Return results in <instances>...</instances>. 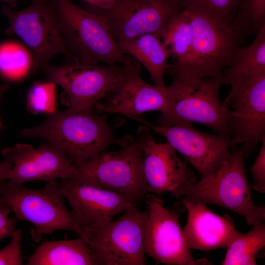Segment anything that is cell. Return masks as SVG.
Masks as SVG:
<instances>
[{
	"label": "cell",
	"instance_id": "1",
	"mask_svg": "<svg viewBox=\"0 0 265 265\" xmlns=\"http://www.w3.org/2000/svg\"><path fill=\"white\" fill-rule=\"evenodd\" d=\"M107 115L92 110H66L49 115L40 125L23 129L20 136L40 138L66 155L78 168L112 145L122 147L133 139L118 138L109 126Z\"/></svg>",
	"mask_w": 265,
	"mask_h": 265
},
{
	"label": "cell",
	"instance_id": "2",
	"mask_svg": "<svg viewBox=\"0 0 265 265\" xmlns=\"http://www.w3.org/2000/svg\"><path fill=\"white\" fill-rule=\"evenodd\" d=\"M70 56L68 62L129 65L136 60L119 49L106 20L72 0H50Z\"/></svg>",
	"mask_w": 265,
	"mask_h": 265
},
{
	"label": "cell",
	"instance_id": "3",
	"mask_svg": "<svg viewBox=\"0 0 265 265\" xmlns=\"http://www.w3.org/2000/svg\"><path fill=\"white\" fill-rule=\"evenodd\" d=\"M186 10L192 28L190 50L183 60L169 64L166 74L189 83L221 75L238 48L239 39L229 25L210 15Z\"/></svg>",
	"mask_w": 265,
	"mask_h": 265
},
{
	"label": "cell",
	"instance_id": "4",
	"mask_svg": "<svg viewBox=\"0 0 265 265\" xmlns=\"http://www.w3.org/2000/svg\"><path fill=\"white\" fill-rule=\"evenodd\" d=\"M244 159L241 148H237L214 172L183 187L179 198L229 209L244 217L248 225L264 222L265 207L253 201Z\"/></svg>",
	"mask_w": 265,
	"mask_h": 265
},
{
	"label": "cell",
	"instance_id": "5",
	"mask_svg": "<svg viewBox=\"0 0 265 265\" xmlns=\"http://www.w3.org/2000/svg\"><path fill=\"white\" fill-rule=\"evenodd\" d=\"M60 181L47 182L42 188L31 189L4 180L0 183V201L8 205L20 220L30 222V235L39 242L44 235L57 230L72 232L84 238L86 233L66 206Z\"/></svg>",
	"mask_w": 265,
	"mask_h": 265
},
{
	"label": "cell",
	"instance_id": "6",
	"mask_svg": "<svg viewBox=\"0 0 265 265\" xmlns=\"http://www.w3.org/2000/svg\"><path fill=\"white\" fill-rule=\"evenodd\" d=\"M222 84L221 75L204 78L195 83L172 79L167 86L168 104L157 125L197 123L230 138L232 112L221 101L219 89Z\"/></svg>",
	"mask_w": 265,
	"mask_h": 265
},
{
	"label": "cell",
	"instance_id": "7",
	"mask_svg": "<svg viewBox=\"0 0 265 265\" xmlns=\"http://www.w3.org/2000/svg\"><path fill=\"white\" fill-rule=\"evenodd\" d=\"M118 219L87 230L94 265H145V229L149 210L127 207Z\"/></svg>",
	"mask_w": 265,
	"mask_h": 265
},
{
	"label": "cell",
	"instance_id": "8",
	"mask_svg": "<svg viewBox=\"0 0 265 265\" xmlns=\"http://www.w3.org/2000/svg\"><path fill=\"white\" fill-rule=\"evenodd\" d=\"M125 65H100L68 62L48 64L41 71L63 89L61 100L68 108L92 110L112 92L124 75Z\"/></svg>",
	"mask_w": 265,
	"mask_h": 265
},
{
	"label": "cell",
	"instance_id": "9",
	"mask_svg": "<svg viewBox=\"0 0 265 265\" xmlns=\"http://www.w3.org/2000/svg\"><path fill=\"white\" fill-rule=\"evenodd\" d=\"M31 1L23 9L13 11L4 5L0 11L8 21L5 34L18 36L32 52L34 66L31 74H34L41 71L56 55H65L69 61L70 56L50 0Z\"/></svg>",
	"mask_w": 265,
	"mask_h": 265
},
{
	"label": "cell",
	"instance_id": "10",
	"mask_svg": "<svg viewBox=\"0 0 265 265\" xmlns=\"http://www.w3.org/2000/svg\"><path fill=\"white\" fill-rule=\"evenodd\" d=\"M116 151L105 150L78 167L72 179L132 197L139 202L146 194L141 157L134 138Z\"/></svg>",
	"mask_w": 265,
	"mask_h": 265
},
{
	"label": "cell",
	"instance_id": "11",
	"mask_svg": "<svg viewBox=\"0 0 265 265\" xmlns=\"http://www.w3.org/2000/svg\"><path fill=\"white\" fill-rule=\"evenodd\" d=\"M149 210L145 229V253L157 262L168 265H211L206 258L195 259L186 243L180 223L186 209L182 203L173 208L164 207L159 196L146 194Z\"/></svg>",
	"mask_w": 265,
	"mask_h": 265
},
{
	"label": "cell",
	"instance_id": "12",
	"mask_svg": "<svg viewBox=\"0 0 265 265\" xmlns=\"http://www.w3.org/2000/svg\"><path fill=\"white\" fill-rule=\"evenodd\" d=\"M232 109L229 121L231 147L239 143L245 159L265 138V73L243 80L223 103Z\"/></svg>",
	"mask_w": 265,
	"mask_h": 265
},
{
	"label": "cell",
	"instance_id": "13",
	"mask_svg": "<svg viewBox=\"0 0 265 265\" xmlns=\"http://www.w3.org/2000/svg\"><path fill=\"white\" fill-rule=\"evenodd\" d=\"M134 140L141 155L146 194L170 193L178 198L183 187L196 181L193 171L172 147L157 142L147 127H139Z\"/></svg>",
	"mask_w": 265,
	"mask_h": 265
},
{
	"label": "cell",
	"instance_id": "14",
	"mask_svg": "<svg viewBox=\"0 0 265 265\" xmlns=\"http://www.w3.org/2000/svg\"><path fill=\"white\" fill-rule=\"evenodd\" d=\"M129 118L162 136L195 168L201 178L216 170L232 153L229 137L201 132L192 124L159 126L140 116Z\"/></svg>",
	"mask_w": 265,
	"mask_h": 265
},
{
	"label": "cell",
	"instance_id": "15",
	"mask_svg": "<svg viewBox=\"0 0 265 265\" xmlns=\"http://www.w3.org/2000/svg\"><path fill=\"white\" fill-rule=\"evenodd\" d=\"M83 8L106 20L116 42L147 33L160 36L168 21L183 9L180 0H116L106 10Z\"/></svg>",
	"mask_w": 265,
	"mask_h": 265
},
{
	"label": "cell",
	"instance_id": "16",
	"mask_svg": "<svg viewBox=\"0 0 265 265\" xmlns=\"http://www.w3.org/2000/svg\"><path fill=\"white\" fill-rule=\"evenodd\" d=\"M39 147L17 143L4 149L1 155L10 160L12 168L4 180L17 186L31 181L50 182L58 179H74L78 169L66 155L42 140Z\"/></svg>",
	"mask_w": 265,
	"mask_h": 265
},
{
	"label": "cell",
	"instance_id": "17",
	"mask_svg": "<svg viewBox=\"0 0 265 265\" xmlns=\"http://www.w3.org/2000/svg\"><path fill=\"white\" fill-rule=\"evenodd\" d=\"M60 182L73 216L85 232L106 224L127 207L139 202L130 196L72 179H61Z\"/></svg>",
	"mask_w": 265,
	"mask_h": 265
},
{
	"label": "cell",
	"instance_id": "18",
	"mask_svg": "<svg viewBox=\"0 0 265 265\" xmlns=\"http://www.w3.org/2000/svg\"><path fill=\"white\" fill-rule=\"evenodd\" d=\"M168 100L167 86L152 85L143 80L140 65L135 61L125 65L124 75L117 87L95 108L100 113H117L129 118L150 111L161 113L165 110Z\"/></svg>",
	"mask_w": 265,
	"mask_h": 265
},
{
	"label": "cell",
	"instance_id": "19",
	"mask_svg": "<svg viewBox=\"0 0 265 265\" xmlns=\"http://www.w3.org/2000/svg\"><path fill=\"white\" fill-rule=\"evenodd\" d=\"M182 202L187 212L183 232L189 249L208 251L226 248L240 234L228 215H219L206 204L184 198Z\"/></svg>",
	"mask_w": 265,
	"mask_h": 265
},
{
	"label": "cell",
	"instance_id": "20",
	"mask_svg": "<svg viewBox=\"0 0 265 265\" xmlns=\"http://www.w3.org/2000/svg\"><path fill=\"white\" fill-rule=\"evenodd\" d=\"M120 51L141 63L150 75L155 85L165 86L164 75L170 57L168 48L160 37L144 34L128 40L117 41Z\"/></svg>",
	"mask_w": 265,
	"mask_h": 265
},
{
	"label": "cell",
	"instance_id": "21",
	"mask_svg": "<svg viewBox=\"0 0 265 265\" xmlns=\"http://www.w3.org/2000/svg\"><path fill=\"white\" fill-rule=\"evenodd\" d=\"M256 33L251 44L234 52L221 74L222 84L231 87L230 93L244 79L265 73V23Z\"/></svg>",
	"mask_w": 265,
	"mask_h": 265
},
{
	"label": "cell",
	"instance_id": "22",
	"mask_svg": "<svg viewBox=\"0 0 265 265\" xmlns=\"http://www.w3.org/2000/svg\"><path fill=\"white\" fill-rule=\"evenodd\" d=\"M27 265H94L84 238L42 243L29 258Z\"/></svg>",
	"mask_w": 265,
	"mask_h": 265
},
{
	"label": "cell",
	"instance_id": "23",
	"mask_svg": "<svg viewBox=\"0 0 265 265\" xmlns=\"http://www.w3.org/2000/svg\"><path fill=\"white\" fill-rule=\"evenodd\" d=\"M247 233H240L227 246L222 265H256L265 247L264 222L254 224Z\"/></svg>",
	"mask_w": 265,
	"mask_h": 265
},
{
	"label": "cell",
	"instance_id": "24",
	"mask_svg": "<svg viewBox=\"0 0 265 265\" xmlns=\"http://www.w3.org/2000/svg\"><path fill=\"white\" fill-rule=\"evenodd\" d=\"M174 62H180L187 56L192 37V28L187 11L183 8L167 22L160 36Z\"/></svg>",
	"mask_w": 265,
	"mask_h": 265
},
{
	"label": "cell",
	"instance_id": "25",
	"mask_svg": "<svg viewBox=\"0 0 265 265\" xmlns=\"http://www.w3.org/2000/svg\"><path fill=\"white\" fill-rule=\"evenodd\" d=\"M34 58L29 50L15 41L0 43V76L10 80H20L32 73Z\"/></svg>",
	"mask_w": 265,
	"mask_h": 265
},
{
	"label": "cell",
	"instance_id": "26",
	"mask_svg": "<svg viewBox=\"0 0 265 265\" xmlns=\"http://www.w3.org/2000/svg\"><path fill=\"white\" fill-rule=\"evenodd\" d=\"M265 23V0H240L235 19L231 26L238 38L256 32Z\"/></svg>",
	"mask_w": 265,
	"mask_h": 265
},
{
	"label": "cell",
	"instance_id": "27",
	"mask_svg": "<svg viewBox=\"0 0 265 265\" xmlns=\"http://www.w3.org/2000/svg\"><path fill=\"white\" fill-rule=\"evenodd\" d=\"M183 8L210 15L231 26L240 0H180Z\"/></svg>",
	"mask_w": 265,
	"mask_h": 265
},
{
	"label": "cell",
	"instance_id": "28",
	"mask_svg": "<svg viewBox=\"0 0 265 265\" xmlns=\"http://www.w3.org/2000/svg\"><path fill=\"white\" fill-rule=\"evenodd\" d=\"M56 84L51 81H35L27 96V108L33 114H52L56 112Z\"/></svg>",
	"mask_w": 265,
	"mask_h": 265
},
{
	"label": "cell",
	"instance_id": "29",
	"mask_svg": "<svg viewBox=\"0 0 265 265\" xmlns=\"http://www.w3.org/2000/svg\"><path fill=\"white\" fill-rule=\"evenodd\" d=\"M23 232L15 230L10 242L0 249V265H22L23 261L21 250Z\"/></svg>",
	"mask_w": 265,
	"mask_h": 265
},
{
	"label": "cell",
	"instance_id": "30",
	"mask_svg": "<svg viewBox=\"0 0 265 265\" xmlns=\"http://www.w3.org/2000/svg\"><path fill=\"white\" fill-rule=\"evenodd\" d=\"M262 146L258 155L250 170L253 182L250 185L260 193L265 192V138L262 141Z\"/></svg>",
	"mask_w": 265,
	"mask_h": 265
},
{
	"label": "cell",
	"instance_id": "31",
	"mask_svg": "<svg viewBox=\"0 0 265 265\" xmlns=\"http://www.w3.org/2000/svg\"><path fill=\"white\" fill-rule=\"evenodd\" d=\"M10 207L0 201V241L11 237L15 231L18 221L16 216H10L12 212Z\"/></svg>",
	"mask_w": 265,
	"mask_h": 265
},
{
	"label": "cell",
	"instance_id": "32",
	"mask_svg": "<svg viewBox=\"0 0 265 265\" xmlns=\"http://www.w3.org/2000/svg\"><path fill=\"white\" fill-rule=\"evenodd\" d=\"M84 7H89L96 9L106 10L111 8L116 0H81Z\"/></svg>",
	"mask_w": 265,
	"mask_h": 265
},
{
	"label": "cell",
	"instance_id": "33",
	"mask_svg": "<svg viewBox=\"0 0 265 265\" xmlns=\"http://www.w3.org/2000/svg\"><path fill=\"white\" fill-rule=\"evenodd\" d=\"M12 163L8 159L3 158V161L0 162V183L4 180L5 175L12 167Z\"/></svg>",
	"mask_w": 265,
	"mask_h": 265
},
{
	"label": "cell",
	"instance_id": "34",
	"mask_svg": "<svg viewBox=\"0 0 265 265\" xmlns=\"http://www.w3.org/2000/svg\"><path fill=\"white\" fill-rule=\"evenodd\" d=\"M9 86L6 84H0V103L3 94L9 89ZM2 125L0 116V130L2 129Z\"/></svg>",
	"mask_w": 265,
	"mask_h": 265
},
{
	"label": "cell",
	"instance_id": "35",
	"mask_svg": "<svg viewBox=\"0 0 265 265\" xmlns=\"http://www.w3.org/2000/svg\"><path fill=\"white\" fill-rule=\"evenodd\" d=\"M20 0H0V2H4L7 3L10 6L14 7L16 5L17 2Z\"/></svg>",
	"mask_w": 265,
	"mask_h": 265
}]
</instances>
